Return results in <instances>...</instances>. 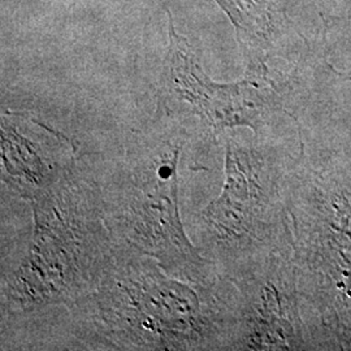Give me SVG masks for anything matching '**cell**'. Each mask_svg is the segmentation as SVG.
I'll return each instance as SVG.
<instances>
[{
  "label": "cell",
  "mask_w": 351,
  "mask_h": 351,
  "mask_svg": "<svg viewBox=\"0 0 351 351\" xmlns=\"http://www.w3.org/2000/svg\"><path fill=\"white\" fill-rule=\"evenodd\" d=\"M0 142L1 181L27 202L59 184L80 160L65 136L27 114H3Z\"/></svg>",
  "instance_id": "8992f818"
},
{
  "label": "cell",
  "mask_w": 351,
  "mask_h": 351,
  "mask_svg": "<svg viewBox=\"0 0 351 351\" xmlns=\"http://www.w3.org/2000/svg\"><path fill=\"white\" fill-rule=\"evenodd\" d=\"M69 313L77 337L113 350H213L226 326L215 282L171 276L124 243L97 288Z\"/></svg>",
  "instance_id": "6da1fadb"
},
{
  "label": "cell",
  "mask_w": 351,
  "mask_h": 351,
  "mask_svg": "<svg viewBox=\"0 0 351 351\" xmlns=\"http://www.w3.org/2000/svg\"><path fill=\"white\" fill-rule=\"evenodd\" d=\"M256 155L237 143H226V182L221 194L197 216L199 250L210 261L263 230L268 193Z\"/></svg>",
  "instance_id": "5b68a950"
},
{
  "label": "cell",
  "mask_w": 351,
  "mask_h": 351,
  "mask_svg": "<svg viewBox=\"0 0 351 351\" xmlns=\"http://www.w3.org/2000/svg\"><path fill=\"white\" fill-rule=\"evenodd\" d=\"M169 37L159 91V108L164 116L177 123L195 117L213 137L226 128L256 129L265 101L255 82L215 84L204 75L188 42L176 34L172 24Z\"/></svg>",
  "instance_id": "277c9868"
},
{
  "label": "cell",
  "mask_w": 351,
  "mask_h": 351,
  "mask_svg": "<svg viewBox=\"0 0 351 351\" xmlns=\"http://www.w3.org/2000/svg\"><path fill=\"white\" fill-rule=\"evenodd\" d=\"M239 33L263 34L268 25V5L264 0H217Z\"/></svg>",
  "instance_id": "52a82bcc"
},
{
  "label": "cell",
  "mask_w": 351,
  "mask_h": 351,
  "mask_svg": "<svg viewBox=\"0 0 351 351\" xmlns=\"http://www.w3.org/2000/svg\"><path fill=\"white\" fill-rule=\"evenodd\" d=\"M29 203L33 229L25 250L1 268V311H69L94 291L121 247L106 223L95 172L78 160L59 184Z\"/></svg>",
  "instance_id": "7a4b0ae2"
},
{
  "label": "cell",
  "mask_w": 351,
  "mask_h": 351,
  "mask_svg": "<svg viewBox=\"0 0 351 351\" xmlns=\"http://www.w3.org/2000/svg\"><path fill=\"white\" fill-rule=\"evenodd\" d=\"M188 132L152 128L95 172L106 223L113 237L155 259L167 274L213 284L211 262L189 239L180 216L178 162Z\"/></svg>",
  "instance_id": "3957f363"
}]
</instances>
